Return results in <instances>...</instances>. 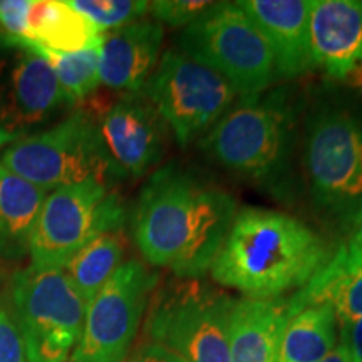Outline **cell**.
<instances>
[{
  "mask_svg": "<svg viewBox=\"0 0 362 362\" xmlns=\"http://www.w3.org/2000/svg\"><path fill=\"white\" fill-rule=\"evenodd\" d=\"M215 2H203V0H158L153 2L149 11L153 12L156 22L170 27H187L200 19L210 11Z\"/></svg>",
  "mask_w": 362,
  "mask_h": 362,
  "instance_id": "cell-25",
  "label": "cell"
},
{
  "mask_svg": "<svg viewBox=\"0 0 362 362\" xmlns=\"http://www.w3.org/2000/svg\"><path fill=\"white\" fill-rule=\"evenodd\" d=\"M165 29L156 21H138L103 33L99 79L112 90L139 93L155 72Z\"/></svg>",
  "mask_w": 362,
  "mask_h": 362,
  "instance_id": "cell-16",
  "label": "cell"
},
{
  "mask_svg": "<svg viewBox=\"0 0 362 362\" xmlns=\"http://www.w3.org/2000/svg\"><path fill=\"white\" fill-rule=\"evenodd\" d=\"M314 67L330 79L362 81V6L354 0H314L309 16Z\"/></svg>",
  "mask_w": 362,
  "mask_h": 362,
  "instance_id": "cell-14",
  "label": "cell"
},
{
  "mask_svg": "<svg viewBox=\"0 0 362 362\" xmlns=\"http://www.w3.org/2000/svg\"><path fill=\"white\" fill-rule=\"evenodd\" d=\"M312 2L310 0H240L237 2V6L264 34L274 56L275 72L284 79H296L314 67L309 45Z\"/></svg>",
  "mask_w": 362,
  "mask_h": 362,
  "instance_id": "cell-15",
  "label": "cell"
},
{
  "mask_svg": "<svg viewBox=\"0 0 362 362\" xmlns=\"http://www.w3.org/2000/svg\"><path fill=\"white\" fill-rule=\"evenodd\" d=\"M293 128L296 106L287 93L274 90L235 104L208 131L203 148L232 173L277 189L291 170Z\"/></svg>",
  "mask_w": 362,
  "mask_h": 362,
  "instance_id": "cell-4",
  "label": "cell"
},
{
  "mask_svg": "<svg viewBox=\"0 0 362 362\" xmlns=\"http://www.w3.org/2000/svg\"><path fill=\"white\" fill-rule=\"evenodd\" d=\"M126 211L119 197L98 180L49 192L29 238L33 265L64 269L98 235L119 232Z\"/></svg>",
  "mask_w": 362,
  "mask_h": 362,
  "instance_id": "cell-9",
  "label": "cell"
},
{
  "mask_svg": "<svg viewBox=\"0 0 362 362\" xmlns=\"http://www.w3.org/2000/svg\"><path fill=\"white\" fill-rule=\"evenodd\" d=\"M123 237L119 232H107L86 243L62 270L86 304H89L104 284L123 265Z\"/></svg>",
  "mask_w": 362,
  "mask_h": 362,
  "instance_id": "cell-22",
  "label": "cell"
},
{
  "mask_svg": "<svg viewBox=\"0 0 362 362\" xmlns=\"http://www.w3.org/2000/svg\"><path fill=\"white\" fill-rule=\"evenodd\" d=\"M0 362H30L19 325L4 305H0Z\"/></svg>",
  "mask_w": 362,
  "mask_h": 362,
  "instance_id": "cell-27",
  "label": "cell"
},
{
  "mask_svg": "<svg viewBox=\"0 0 362 362\" xmlns=\"http://www.w3.org/2000/svg\"><path fill=\"white\" fill-rule=\"evenodd\" d=\"M143 93L183 148L214 128L238 96L218 72L175 49L163 54Z\"/></svg>",
  "mask_w": 362,
  "mask_h": 362,
  "instance_id": "cell-10",
  "label": "cell"
},
{
  "mask_svg": "<svg viewBox=\"0 0 362 362\" xmlns=\"http://www.w3.org/2000/svg\"><path fill=\"white\" fill-rule=\"evenodd\" d=\"M180 52L218 72L242 99L259 98L275 79L270 45L237 2H215L181 30Z\"/></svg>",
  "mask_w": 362,
  "mask_h": 362,
  "instance_id": "cell-7",
  "label": "cell"
},
{
  "mask_svg": "<svg viewBox=\"0 0 362 362\" xmlns=\"http://www.w3.org/2000/svg\"><path fill=\"white\" fill-rule=\"evenodd\" d=\"M332 252L296 216L250 206L237 211L210 274L248 298H279L304 287Z\"/></svg>",
  "mask_w": 362,
  "mask_h": 362,
  "instance_id": "cell-2",
  "label": "cell"
},
{
  "mask_svg": "<svg viewBox=\"0 0 362 362\" xmlns=\"http://www.w3.org/2000/svg\"><path fill=\"white\" fill-rule=\"evenodd\" d=\"M341 339L349 347L352 362H362V317L352 322L341 324Z\"/></svg>",
  "mask_w": 362,
  "mask_h": 362,
  "instance_id": "cell-28",
  "label": "cell"
},
{
  "mask_svg": "<svg viewBox=\"0 0 362 362\" xmlns=\"http://www.w3.org/2000/svg\"><path fill=\"white\" fill-rule=\"evenodd\" d=\"M288 298H237L230 320V362H277Z\"/></svg>",
  "mask_w": 362,
  "mask_h": 362,
  "instance_id": "cell-18",
  "label": "cell"
},
{
  "mask_svg": "<svg viewBox=\"0 0 362 362\" xmlns=\"http://www.w3.org/2000/svg\"><path fill=\"white\" fill-rule=\"evenodd\" d=\"M24 47L33 49L47 61L71 106L93 94L101 84L99 79L101 42L79 52H54L35 45H24Z\"/></svg>",
  "mask_w": 362,
  "mask_h": 362,
  "instance_id": "cell-23",
  "label": "cell"
},
{
  "mask_svg": "<svg viewBox=\"0 0 362 362\" xmlns=\"http://www.w3.org/2000/svg\"><path fill=\"white\" fill-rule=\"evenodd\" d=\"M11 298L30 362H66L81 339L88 307L66 272L34 265L16 272Z\"/></svg>",
  "mask_w": 362,
  "mask_h": 362,
  "instance_id": "cell-8",
  "label": "cell"
},
{
  "mask_svg": "<svg viewBox=\"0 0 362 362\" xmlns=\"http://www.w3.org/2000/svg\"><path fill=\"white\" fill-rule=\"evenodd\" d=\"M319 362H352L351 354H349V347H347V344L341 339V342H339L337 346L334 347V349Z\"/></svg>",
  "mask_w": 362,
  "mask_h": 362,
  "instance_id": "cell-30",
  "label": "cell"
},
{
  "mask_svg": "<svg viewBox=\"0 0 362 362\" xmlns=\"http://www.w3.org/2000/svg\"><path fill=\"white\" fill-rule=\"evenodd\" d=\"M69 6L104 33L107 29L116 30L141 21L151 4L144 0H74L69 2Z\"/></svg>",
  "mask_w": 362,
  "mask_h": 362,
  "instance_id": "cell-24",
  "label": "cell"
},
{
  "mask_svg": "<svg viewBox=\"0 0 362 362\" xmlns=\"http://www.w3.org/2000/svg\"><path fill=\"white\" fill-rule=\"evenodd\" d=\"M128 362H183L173 352L166 351L165 347L158 346V344L148 342L139 349L136 354L131 357Z\"/></svg>",
  "mask_w": 362,
  "mask_h": 362,
  "instance_id": "cell-29",
  "label": "cell"
},
{
  "mask_svg": "<svg viewBox=\"0 0 362 362\" xmlns=\"http://www.w3.org/2000/svg\"><path fill=\"white\" fill-rule=\"evenodd\" d=\"M351 240L362 250V221H361V225L357 226V230L354 232V235H352Z\"/></svg>",
  "mask_w": 362,
  "mask_h": 362,
  "instance_id": "cell-31",
  "label": "cell"
},
{
  "mask_svg": "<svg viewBox=\"0 0 362 362\" xmlns=\"http://www.w3.org/2000/svg\"><path fill=\"white\" fill-rule=\"evenodd\" d=\"M71 106L47 61L33 49L19 45L0 76V136H17L47 123Z\"/></svg>",
  "mask_w": 362,
  "mask_h": 362,
  "instance_id": "cell-13",
  "label": "cell"
},
{
  "mask_svg": "<svg viewBox=\"0 0 362 362\" xmlns=\"http://www.w3.org/2000/svg\"><path fill=\"white\" fill-rule=\"evenodd\" d=\"M47 194V189L21 178L0 163V250H29L30 233Z\"/></svg>",
  "mask_w": 362,
  "mask_h": 362,
  "instance_id": "cell-20",
  "label": "cell"
},
{
  "mask_svg": "<svg viewBox=\"0 0 362 362\" xmlns=\"http://www.w3.org/2000/svg\"><path fill=\"white\" fill-rule=\"evenodd\" d=\"M156 280L141 262L121 265L86 307L71 362H126Z\"/></svg>",
  "mask_w": 362,
  "mask_h": 362,
  "instance_id": "cell-11",
  "label": "cell"
},
{
  "mask_svg": "<svg viewBox=\"0 0 362 362\" xmlns=\"http://www.w3.org/2000/svg\"><path fill=\"white\" fill-rule=\"evenodd\" d=\"M235 300L202 279H180L158 292L146 319V332L153 344L183 362H230Z\"/></svg>",
  "mask_w": 362,
  "mask_h": 362,
  "instance_id": "cell-5",
  "label": "cell"
},
{
  "mask_svg": "<svg viewBox=\"0 0 362 362\" xmlns=\"http://www.w3.org/2000/svg\"><path fill=\"white\" fill-rule=\"evenodd\" d=\"M337 346V317L330 305H309L288 315L277 362H319Z\"/></svg>",
  "mask_w": 362,
  "mask_h": 362,
  "instance_id": "cell-21",
  "label": "cell"
},
{
  "mask_svg": "<svg viewBox=\"0 0 362 362\" xmlns=\"http://www.w3.org/2000/svg\"><path fill=\"white\" fill-rule=\"evenodd\" d=\"M304 175L315 210L354 235L362 221V98L325 96L312 106Z\"/></svg>",
  "mask_w": 362,
  "mask_h": 362,
  "instance_id": "cell-3",
  "label": "cell"
},
{
  "mask_svg": "<svg viewBox=\"0 0 362 362\" xmlns=\"http://www.w3.org/2000/svg\"><path fill=\"white\" fill-rule=\"evenodd\" d=\"M0 163L47 192L88 180L107 183L112 178L96 116L84 107L51 128L17 138L4 149Z\"/></svg>",
  "mask_w": 362,
  "mask_h": 362,
  "instance_id": "cell-6",
  "label": "cell"
},
{
  "mask_svg": "<svg viewBox=\"0 0 362 362\" xmlns=\"http://www.w3.org/2000/svg\"><path fill=\"white\" fill-rule=\"evenodd\" d=\"M103 33L62 0H33L24 45L54 52H79L101 42Z\"/></svg>",
  "mask_w": 362,
  "mask_h": 362,
  "instance_id": "cell-19",
  "label": "cell"
},
{
  "mask_svg": "<svg viewBox=\"0 0 362 362\" xmlns=\"http://www.w3.org/2000/svg\"><path fill=\"white\" fill-rule=\"evenodd\" d=\"M237 215L226 189L170 163L144 185L133 214L143 259L178 279H202L214 264Z\"/></svg>",
  "mask_w": 362,
  "mask_h": 362,
  "instance_id": "cell-1",
  "label": "cell"
},
{
  "mask_svg": "<svg viewBox=\"0 0 362 362\" xmlns=\"http://www.w3.org/2000/svg\"><path fill=\"white\" fill-rule=\"evenodd\" d=\"M96 126L112 178H139L161 161L168 126L143 90L123 94Z\"/></svg>",
  "mask_w": 362,
  "mask_h": 362,
  "instance_id": "cell-12",
  "label": "cell"
},
{
  "mask_svg": "<svg viewBox=\"0 0 362 362\" xmlns=\"http://www.w3.org/2000/svg\"><path fill=\"white\" fill-rule=\"evenodd\" d=\"M2 141H6V139H4V138H2V136H0V143H2Z\"/></svg>",
  "mask_w": 362,
  "mask_h": 362,
  "instance_id": "cell-32",
  "label": "cell"
},
{
  "mask_svg": "<svg viewBox=\"0 0 362 362\" xmlns=\"http://www.w3.org/2000/svg\"><path fill=\"white\" fill-rule=\"evenodd\" d=\"M361 6H362V2H361Z\"/></svg>",
  "mask_w": 362,
  "mask_h": 362,
  "instance_id": "cell-33",
  "label": "cell"
},
{
  "mask_svg": "<svg viewBox=\"0 0 362 362\" xmlns=\"http://www.w3.org/2000/svg\"><path fill=\"white\" fill-rule=\"evenodd\" d=\"M324 304L332 307L341 324L362 317V250L352 240L342 242L314 277L288 297L291 314Z\"/></svg>",
  "mask_w": 362,
  "mask_h": 362,
  "instance_id": "cell-17",
  "label": "cell"
},
{
  "mask_svg": "<svg viewBox=\"0 0 362 362\" xmlns=\"http://www.w3.org/2000/svg\"><path fill=\"white\" fill-rule=\"evenodd\" d=\"M33 0H6L0 2V40L11 47L27 42V17Z\"/></svg>",
  "mask_w": 362,
  "mask_h": 362,
  "instance_id": "cell-26",
  "label": "cell"
}]
</instances>
